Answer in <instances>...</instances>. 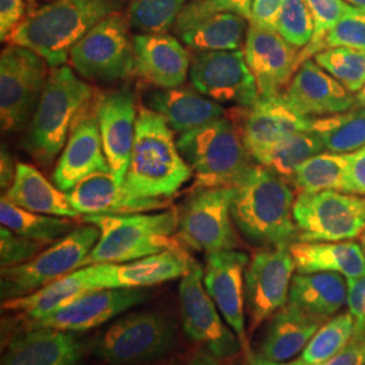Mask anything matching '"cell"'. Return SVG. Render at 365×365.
Segmentation results:
<instances>
[{"label":"cell","mask_w":365,"mask_h":365,"mask_svg":"<svg viewBox=\"0 0 365 365\" xmlns=\"http://www.w3.org/2000/svg\"><path fill=\"white\" fill-rule=\"evenodd\" d=\"M294 203L288 182L257 164L235 187L232 217L235 227L252 244L262 248L289 247L298 241Z\"/></svg>","instance_id":"cell-1"},{"label":"cell","mask_w":365,"mask_h":365,"mask_svg":"<svg viewBox=\"0 0 365 365\" xmlns=\"http://www.w3.org/2000/svg\"><path fill=\"white\" fill-rule=\"evenodd\" d=\"M119 7L120 0H53L27 14L7 42L31 49L51 68L66 66L71 49Z\"/></svg>","instance_id":"cell-2"},{"label":"cell","mask_w":365,"mask_h":365,"mask_svg":"<svg viewBox=\"0 0 365 365\" xmlns=\"http://www.w3.org/2000/svg\"><path fill=\"white\" fill-rule=\"evenodd\" d=\"M95 91L73 68L53 66L38 106L25 129L22 146L42 167L63 152L78 118L92 106Z\"/></svg>","instance_id":"cell-3"},{"label":"cell","mask_w":365,"mask_h":365,"mask_svg":"<svg viewBox=\"0 0 365 365\" xmlns=\"http://www.w3.org/2000/svg\"><path fill=\"white\" fill-rule=\"evenodd\" d=\"M192 175L165 119L148 107H140L126 187L137 195L168 199Z\"/></svg>","instance_id":"cell-4"},{"label":"cell","mask_w":365,"mask_h":365,"mask_svg":"<svg viewBox=\"0 0 365 365\" xmlns=\"http://www.w3.org/2000/svg\"><path fill=\"white\" fill-rule=\"evenodd\" d=\"M178 146L194 172V191L237 187L256 165L233 118L223 117L182 133Z\"/></svg>","instance_id":"cell-5"},{"label":"cell","mask_w":365,"mask_h":365,"mask_svg":"<svg viewBox=\"0 0 365 365\" xmlns=\"http://www.w3.org/2000/svg\"><path fill=\"white\" fill-rule=\"evenodd\" d=\"M83 222L95 225L101 232L86 265L128 262L167 249L182 248L175 237L179 227L178 210L157 214L84 215Z\"/></svg>","instance_id":"cell-6"},{"label":"cell","mask_w":365,"mask_h":365,"mask_svg":"<svg viewBox=\"0 0 365 365\" xmlns=\"http://www.w3.org/2000/svg\"><path fill=\"white\" fill-rule=\"evenodd\" d=\"M99 235L101 232L95 225L86 223L53 242L34 259L19 265L1 268V302L30 295L83 268Z\"/></svg>","instance_id":"cell-7"},{"label":"cell","mask_w":365,"mask_h":365,"mask_svg":"<svg viewBox=\"0 0 365 365\" xmlns=\"http://www.w3.org/2000/svg\"><path fill=\"white\" fill-rule=\"evenodd\" d=\"M129 25L120 11L110 14L78 41L69 52V63L80 78L113 83L135 72Z\"/></svg>","instance_id":"cell-8"},{"label":"cell","mask_w":365,"mask_h":365,"mask_svg":"<svg viewBox=\"0 0 365 365\" xmlns=\"http://www.w3.org/2000/svg\"><path fill=\"white\" fill-rule=\"evenodd\" d=\"M49 76L48 63L31 49L9 43L0 56V123L3 133L26 129Z\"/></svg>","instance_id":"cell-9"},{"label":"cell","mask_w":365,"mask_h":365,"mask_svg":"<svg viewBox=\"0 0 365 365\" xmlns=\"http://www.w3.org/2000/svg\"><path fill=\"white\" fill-rule=\"evenodd\" d=\"M294 220L302 242L352 241L365 230V196L321 191L300 192Z\"/></svg>","instance_id":"cell-10"},{"label":"cell","mask_w":365,"mask_h":365,"mask_svg":"<svg viewBox=\"0 0 365 365\" xmlns=\"http://www.w3.org/2000/svg\"><path fill=\"white\" fill-rule=\"evenodd\" d=\"M235 187L195 190L179 211L178 235L199 252L233 250L241 247L232 217Z\"/></svg>","instance_id":"cell-11"},{"label":"cell","mask_w":365,"mask_h":365,"mask_svg":"<svg viewBox=\"0 0 365 365\" xmlns=\"http://www.w3.org/2000/svg\"><path fill=\"white\" fill-rule=\"evenodd\" d=\"M173 339V327L161 314L131 313L101 334L95 342L93 353L110 364L143 363L167 352Z\"/></svg>","instance_id":"cell-12"},{"label":"cell","mask_w":365,"mask_h":365,"mask_svg":"<svg viewBox=\"0 0 365 365\" xmlns=\"http://www.w3.org/2000/svg\"><path fill=\"white\" fill-rule=\"evenodd\" d=\"M205 272L192 261L179 287L182 329L196 342L203 344L217 359H230L241 351V342L232 327L222 321L215 302L203 282Z\"/></svg>","instance_id":"cell-13"},{"label":"cell","mask_w":365,"mask_h":365,"mask_svg":"<svg viewBox=\"0 0 365 365\" xmlns=\"http://www.w3.org/2000/svg\"><path fill=\"white\" fill-rule=\"evenodd\" d=\"M190 80L196 91L217 103L248 108L261 98L242 51L195 52Z\"/></svg>","instance_id":"cell-14"},{"label":"cell","mask_w":365,"mask_h":365,"mask_svg":"<svg viewBox=\"0 0 365 365\" xmlns=\"http://www.w3.org/2000/svg\"><path fill=\"white\" fill-rule=\"evenodd\" d=\"M295 269L289 247L262 248L253 256L245 272V306L250 330L287 304Z\"/></svg>","instance_id":"cell-15"},{"label":"cell","mask_w":365,"mask_h":365,"mask_svg":"<svg viewBox=\"0 0 365 365\" xmlns=\"http://www.w3.org/2000/svg\"><path fill=\"white\" fill-rule=\"evenodd\" d=\"M249 265L247 253L241 250H220L207 253L205 287L215 302L225 322L232 327L249 357L248 336L245 330V272Z\"/></svg>","instance_id":"cell-16"},{"label":"cell","mask_w":365,"mask_h":365,"mask_svg":"<svg viewBox=\"0 0 365 365\" xmlns=\"http://www.w3.org/2000/svg\"><path fill=\"white\" fill-rule=\"evenodd\" d=\"M244 54L261 98L282 95L299 68V49L277 30L249 22Z\"/></svg>","instance_id":"cell-17"},{"label":"cell","mask_w":365,"mask_h":365,"mask_svg":"<svg viewBox=\"0 0 365 365\" xmlns=\"http://www.w3.org/2000/svg\"><path fill=\"white\" fill-rule=\"evenodd\" d=\"M146 297L144 288L95 289L49 315L27 321V327H51L73 333L87 331L140 304Z\"/></svg>","instance_id":"cell-18"},{"label":"cell","mask_w":365,"mask_h":365,"mask_svg":"<svg viewBox=\"0 0 365 365\" xmlns=\"http://www.w3.org/2000/svg\"><path fill=\"white\" fill-rule=\"evenodd\" d=\"M235 122L253 158L269 146L295 133L315 130V118L304 117L291 108L283 95L260 98L248 108L235 110Z\"/></svg>","instance_id":"cell-19"},{"label":"cell","mask_w":365,"mask_h":365,"mask_svg":"<svg viewBox=\"0 0 365 365\" xmlns=\"http://www.w3.org/2000/svg\"><path fill=\"white\" fill-rule=\"evenodd\" d=\"M291 108L304 117H333L357 106L356 98L314 60L300 64L282 93Z\"/></svg>","instance_id":"cell-20"},{"label":"cell","mask_w":365,"mask_h":365,"mask_svg":"<svg viewBox=\"0 0 365 365\" xmlns=\"http://www.w3.org/2000/svg\"><path fill=\"white\" fill-rule=\"evenodd\" d=\"M99 172H110L99 130L96 106L78 118L53 172V182L68 192L78 182Z\"/></svg>","instance_id":"cell-21"},{"label":"cell","mask_w":365,"mask_h":365,"mask_svg":"<svg viewBox=\"0 0 365 365\" xmlns=\"http://www.w3.org/2000/svg\"><path fill=\"white\" fill-rule=\"evenodd\" d=\"M78 214L125 215L168 207L167 199L145 197L131 192L126 184L118 182L111 172H99L78 182L66 192Z\"/></svg>","instance_id":"cell-22"},{"label":"cell","mask_w":365,"mask_h":365,"mask_svg":"<svg viewBox=\"0 0 365 365\" xmlns=\"http://www.w3.org/2000/svg\"><path fill=\"white\" fill-rule=\"evenodd\" d=\"M99 130L110 172L125 184L135 140L137 117L134 96L129 91L108 93L96 102Z\"/></svg>","instance_id":"cell-23"},{"label":"cell","mask_w":365,"mask_h":365,"mask_svg":"<svg viewBox=\"0 0 365 365\" xmlns=\"http://www.w3.org/2000/svg\"><path fill=\"white\" fill-rule=\"evenodd\" d=\"M192 259L182 248L167 249L152 256L128 262L93 264L98 289L145 288L182 277Z\"/></svg>","instance_id":"cell-24"},{"label":"cell","mask_w":365,"mask_h":365,"mask_svg":"<svg viewBox=\"0 0 365 365\" xmlns=\"http://www.w3.org/2000/svg\"><path fill=\"white\" fill-rule=\"evenodd\" d=\"M83 353L73 331L27 327L9 342L1 365H78Z\"/></svg>","instance_id":"cell-25"},{"label":"cell","mask_w":365,"mask_h":365,"mask_svg":"<svg viewBox=\"0 0 365 365\" xmlns=\"http://www.w3.org/2000/svg\"><path fill=\"white\" fill-rule=\"evenodd\" d=\"M135 73L157 88L182 87L190 75L191 57L182 43L165 33L133 38Z\"/></svg>","instance_id":"cell-26"},{"label":"cell","mask_w":365,"mask_h":365,"mask_svg":"<svg viewBox=\"0 0 365 365\" xmlns=\"http://www.w3.org/2000/svg\"><path fill=\"white\" fill-rule=\"evenodd\" d=\"M146 107L165 119L175 133H187L226 117L220 103L192 88H157L148 93Z\"/></svg>","instance_id":"cell-27"},{"label":"cell","mask_w":365,"mask_h":365,"mask_svg":"<svg viewBox=\"0 0 365 365\" xmlns=\"http://www.w3.org/2000/svg\"><path fill=\"white\" fill-rule=\"evenodd\" d=\"M95 289L98 287L95 265L92 264L66 274L30 295L1 302V310L22 314L27 321H33L49 315Z\"/></svg>","instance_id":"cell-28"},{"label":"cell","mask_w":365,"mask_h":365,"mask_svg":"<svg viewBox=\"0 0 365 365\" xmlns=\"http://www.w3.org/2000/svg\"><path fill=\"white\" fill-rule=\"evenodd\" d=\"M321 324L318 317L288 303L274 314L261 345V356L277 363L287 361L306 348Z\"/></svg>","instance_id":"cell-29"},{"label":"cell","mask_w":365,"mask_h":365,"mask_svg":"<svg viewBox=\"0 0 365 365\" xmlns=\"http://www.w3.org/2000/svg\"><path fill=\"white\" fill-rule=\"evenodd\" d=\"M289 250L299 274L336 272L346 279L365 276V255L357 242L297 241L289 245Z\"/></svg>","instance_id":"cell-30"},{"label":"cell","mask_w":365,"mask_h":365,"mask_svg":"<svg viewBox=\"0 0 365 365\" xmlns=\"http://www.w3.org/2000/svg\"><path fill=\"white\" fill-rule=\"evenodd\" d=\"M4 197L21 209L38 214L63 218H78L80 215L71 205L66 192L53 185L36 167L26 163H18L13 184Z\"/></svg>","instance_id":"cell-31"},{"label":"cell","mask_w":365,"mask_h":365,"mask_svg":"<svg viewBox=\"0 0 365 365\" xmlns=\"http://www.w3.org/2000/svg\"><path fill=\"white\" fill-rule=\"evenodd\" d=\"M288 300L322 321L330 319L348 303L346 277L336 272L295 274Z\"/></svg>","instance_id":"cell-32"},{"label":"cell","mask_w":365,"mask_h":365,"mask_svg":"<svg viewBox=\"0 0 365 365\" xmlns=\"http://www.w3.org/2000/svg\"><path fill=\"white\" fill-rule=\"evenodd\" d=\"M247 18L233 13L214 14L176 31L195 52L240 51L248 33Z\"/></svg>","instance_id":"cell-33"},{"label":"cell","mask_w":365,"mask_h":365,"mask_svg":"<svg viewBox=\"0 0 365 365\" xmlns=\"http://www.w3.org/2000/svg\"><path fill=\"white\" fill-rule=\"evenodd\" d=\"M324 150L325 145L317 131H302L269 146L253 160L284 180H291L303 163Z\"/></svg>","instance_id":"cell-34"},{"label":"cell","mask_w":365,"mask_h":365,"mask_svg":"<svg viewBox=\"0 0 365 365\" xmlns=\"http://www.w3.org/2000/svg\"><path fill=\"white\" fill-rule=\"evenodd\" d=\"M351 153L321 152L303 163L289 182L300 192L339 191L349 194L346 170Z\"/></svg>","instance_id":"cell-35"},{"label":"cell","mask_w":365,"mask_h":365,"mask_svg":"<svg viewBox=\"0 0 365 365\" xmlns=\"http://www.w3.org/2000/svg\"><path fill=\"white\" fill-rule=\"evenodd\" d=\"M71 218L38 214L21 209L9 202L4 196L0 200L1 226L29 240L49 244L69 235L75 227Z\"/></svg>","instance_id":"cell-36"},{"label":"cell","mask_w":365,"mask_h":365,"mask_svg":"<svg viewBox=\"0 0 365 365\" xmlns=\"http://www.w3.org/2000/svg\"><path fill=\"white\" fill-rule=\"evenodd\" d=\"M314 131L321 135L327 152L353 153L365 146V107L317 119Z\"/></svg>","instance_id":"cell-37"},{"label":"cell","mask_w":365,"mask_h":365,"mask_svg":"<svg viewBox=\"0 0 365 365\" xmlns=\"http://www.w3.org/2000/svg\"><path fill=\"white\" fill-rule=\"evenodd\" d=\"M354 336V319L351 314L330 318L309 341L302 360L309 365H321L345 348Z\"/></svg>","instance_id":"cell-38"},{"label":"cell","mask_w":365,"mask_h":365,"mask_svg":"<svg viewBox=\"0 0 365 365\" xmlns=\"http://www.w3.org/2000/svg\"><path fill=\"white\" fill-rule=\"evenodd\" d=\"M314 61L351 93H357L364 87L365 51L345 46L327 48L317 53Z\"/></svg>","instance_id":"cell-39"},{"label":"cell","mask_w":365,"mask_h":365,"mask_svg":"<svg viewBox=\"0 0 365 365\" xmlns=\"http://www.w3.org/2000/svg\"><path fill=\"white\" fill-rule=\"evenodd\" d=\"M185 0H130L129 22L141 34H163L175 26Z\"/></svg>","instance_id":"cell-40"},{"label":"cell","mask_w":365,"mask_h":365,"mask_svg":"<svg viewBox=\"0 0 365 365\" xmlns=\"http://www.w3.org/2000/svg\"><path fill=\"white\" fill-rule=\"evenodd\" d=\"M306 3L313 16L314 34L310 43L299 52V66L322 51L327 34L351 7L345 0H306Z\"/></svg>","instance_id":"cell-41"},{"label":"cell","mask_w":365,"mask_h":365,"mask_svg":"<svg viewBox=\"0 0 365 365\" xmlns=\"http://www.w3.org/2000/svg\"><path fill=\"white\" fill-rule=\"evenodd\" d=\"M276 29L292 46L304 49L314 34L313 16L306 0H284Z\"/></svg>","instance_id":"cell-42"},{"label":"cell","mask_w":365,"mask_h":365,"mask_svg":"<svg viewBox=\"0 0 365 365\" xmlns=\"http://www.w3.org/2000/svg\"><path fill=\"white\" fill-rule=\"evenodd\" d=\"M253 0H192L185 4L173 27L178 31L206 16L221 13L238 14L250 21Z\"/></svg>","instance_id":"cell-43"},{"label":"cell","mask_w":365,"mask_h":365,"mask_svg":"<svg viewBox=\"0 0 365 365\" xmlns=\"http://www.w3.org/2000/svg\"><path fill=\"white\" fill-rule=\"evenodd\" d=\"M337 46L365 51V9L351 6L327 34L322 51Z\"/></svg>","instance_id":"cell-44"},{"label":"cell","mask_w":365,"mask_h":365,"mask_svg":"<svg viewBox=\"0 0 365 365\" xmlns=\"http://www.w3.org/2000/svg\"><path fill=\"white\" fill-rule=\"evenodd\" d=\"M45 244L16 235L13 230L0 227V265L9 268L34 259Z\"/></svg>","instance_id":"cell-45"},{"label":"cell","mask_w":365,"mask_h":365,"mask_svg":"<svg viewBox=\"0 0 365 365\" xmlns=\"http://www.w3.org/2000/svg\"><path fill=\"white\" fill-rule=\"evenodd\" d=\"M348 307L354 319V336L365 337V276L346 279Z\"/></svg>","instance_id":"cell-46"},{"label":"cell","mask_w":365,"mask_h":365,"mask_svg":"<svg viewBox=\"0 0 365 365\" xmlns=\"http://www.w3.org/2000/svg\"><path fill=\"white\" fill-rule=\"evenodd\" d=\"M26 0H0V37L7 41L26 16Z\"/></svg>","instance_id":"cell-47"},{"label":"cell","mask_w":365,"mask_h":365,"mask_svg":"<svg viewBox=\"0 0 365 365\" xmlns=\"http://www.w3.org/2000/svg\"><path fill=\"white\" fill-rule=\"evenodd\" d=\"M284 0H253L250 24L277 30V18Z\"/></svg>","instance_id":"cell-48"},{"label":"cell","mask_w":365,"mask_h":365,"mask_svg":"<svg viewBox=\"0 0 365 365\" xmlns=\"http://www.w3.org/2000/svg\"><path fill=\"white\" fill-rule=\"evenodd\" d=\"M346 179L349 194L365 196V146L351 153Z\"/></svg>","instance_id":"cell-49"},{"label":"cell","mask_w":365,"mask_h":365,"mask_svg":"<svg viewBox=\"0 0 365 365\" xmlns=\"http://www.w3.org/2000/svg\"><path fill=\"white\" fill-rule=\"evenodd\" d=\"M365 360V337H353L352 341L321 365H361Z\"/></svg>","instance_id":"cell-50"},{"label":"cell","mask_w":365,"mask_h":365,"mask_svg":"<svg viewBox=\"0 0 365 365\" xmlns=\"http://www.w3.org/2000/svg\"><path fill=\"white\" fill-rule=\"evenodd\" d=\"M18 163H14L13 157L6 150V148H1V165H0V184L1 188H10L13 184L15 173H16Z\"/></svg>","instance_id":"cell-51"},{"label":"cell","mask_w":365,"mask_h":365,"mask_svg":"<svg viewBox=\"0 0 365 365\" xmlns=\"http://www.w3.org/2000/svg\"><path fill=\"white\" fill-rule=\"evenodd\" d=\"M244 365H309L306 364L302 359L299 360H295V361H292V363H288V364H284V363H277V361H272V360H268V359H265L264 356H259V354H252V356H249L247 357V361H245V364Z\"/></svg>","instance_id":"cell-52"},{"label":"cell","mask_w":365,"mask_h":365,"mask_svg":"<svg viewBox=\"0 0 365 365\" xmlns=\"http://www.w3.org/2000/svg\"><path fill=\"white\" fill-rule=\"evenodd\" d=\"M188 365H218L217 357L211 353H197Z\"/></svg>","instance_id":"cell-53"},{"label":"cell","mask_w":365,"mask_h":365,"mask_svg":"<svg viewBox=\"0 0 365 365\" xmlns=\"http://www.w3.org/2000/svg\"><path fill=\"white\" fill-rule=\"evenodd\" d=\"M356 102H357V106H360V107H365V84L364 87L360 90V92H357Z\"/></svg>","instance_id":"cell-54"},{"label":"cell","mask_w":365,"mask_h":365,"mask_svg":"<svg viewBox=\"0 0 365 365\" xmlns=\"http://www.w3.org/2000/svg\"><path fill=\"white\" fill-rule=\"evenodd\" d=\"M38 7H37V0H26V10L27 14H31L33 11H36Z\"/></svg>","instance_id":"cell-55"},{"label":"cell","mask_w":365,"mask_h":365,"mask_svg":"<svg viewBox=\"0 0 365 365\" xmlns=\"http://www.w3.org/2000/svg\"><path fill=\"white\" fill-rule=\"evenodd\" d=\"M348 4H351L353 7H359V9H365V0H345Z\"/></svg>","instance_id":"cell-56"},{"label":"cell","mask_w":365,"mask_h":365,"mask_svg":"<svg viewBox=\"0 0 365 365\" xmlns=\"http://www.w3.org/2000/svg\"><path fill=\"white\" fill-rule=\"evenodd\" d=\"M361 238H360V244H361V248H363V252H364L365 255V230L363 235H360Z\"/></svg>","instance_id":"cell-57"},{"label":"cell","mask_w":365,"mask_h":365,"mask_svg":"<svg viewBox=\"0 0 365 365\" xmlns=\"http://www.w3.org/2000/svg\"><path fill=\"white\" fill-rule=\"evenodd\" d=\"M43 1H53V0H43Z\"/></svg>","instance_id":"cell-58"},{"label":"cell","mask_w":365,"mask_h":365,"mask_svg":"<svg viewBox=\"0 0 365 365\" xmlns=\"http://www.w3.org/2000/svg\"><path fill=\"white\" fill-rule=\"evenodd\" d=\"M361 365H365V360H364V361H363V364H361Z\"/></svg>","instance_id":"cell-59"}]
</instances>
